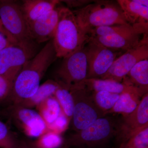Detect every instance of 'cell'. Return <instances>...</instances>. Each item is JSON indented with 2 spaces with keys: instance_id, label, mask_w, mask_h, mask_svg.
I'll use <instances>...</instances> for the list:
<instances>
[{
  "instance_id": "obj_31",
  "label": "cell",
  "mask_w": 148,
  "mask_h": 148,
  "mask_svg": "<svg viewBox=\"0 0 148 148\" xmlns=\"http://www.w3.org/2000/svg\"><path fill=\"white\" fill-rule=\"evenodd\" d=\"M15 44L12 42L5 35L0 32V51L11 45Z\"/></svg>"
},
{
  "instance_id": "obj_10",
  "label": "cell",
  "mask_w": 148,
  "mask_h": 148,
  "mask_svg": "<svg viewBox=\"0 0 148 148\" xmlns=\"http://www.w3.org/2000/svg\"><path fill=\"white\" fill-rule=\"evenodd\" d=\"M147 59H148V34L144 35L138 45L118 57L108 72L100 79L122 82L137 63Z\"/></svg>"
},
{
  "instance_id": "obj_27",
  "label": "cell",
  "mask_w": 148,
  "mask_h": 148,
  "mask_svg": "<svg viewBox=\"0 0 148 148\" xmlns=\"http://www.w3.org/2000/svg\"><path fill=\"white\" fill-rule=\"evenodd\" d=\"M124 145L130 148H148V126L134 135Z\"/></svg>"
},
{
  "instance_id": "obj_2",
  "label": "cell",
  "mask_w": 148,
  "mask_h": 148,
  "mask_svg": "<svg viewBox=\"0 0 148 148\" xmlns=\"http://www.w3.org/2000/svg\"><path fill=\"white\" fill-rule=\"evenodd\" d=\"M89 38L81 29L73 12L68 8H59L58 24L52 38L57 58H66L81 49Z\"/></svg>"
},
{
  "instance_id": "obj_34",
  "label": "cell",
  "mask_w": 148,
  "mask_h": 148,
  "mask_svg": "<svg viewBox=\"0 0 148 148\" xmlns=\"http://www.w3.org/2000/svg\"><path fill=\"white\" fill-rule=\"evenodd\" d=\"M28 145H29L30 148H41L37 145L35 142H30L28 141Z\"/></svg>"
},
{
  "instance_id": "obj_16",
  "label": "cell",
  "mask_w": 148,
  "mask_h": 148,
  "mask_svg": "<svg viewBox=\"0 0 148 148\" xmlns=\"http://www.w3.org/2000/svg\"><path fill=\"white\" fill-rule=\"evenodd\" d=\"M84 88L90 92L106 91L118 94L127 92H139L143 95L140 90L125 80L119 82L111 79L87 78L85 81Z\"/></svg>"
},
{
  "instance_id": "obj_3",
  "label": "cell",
  "mask_w": 148,
  "mask_h": 148,
  "mask_svg": "<svg viewBox=\"0 0 148 148\" xmlns=\"http://www.w3.org/2000/svg\"><path fill=\"white\" fill-rule=\"evenodd\" d=\"M73 12L81 29L88 36L97 27L128 24L120 7L113 2L96 1Z\"/></svg>"
},
{
  "instance_id": "obj_29",
  "label": "cell",
  "mask_w": 148,
  "mask_h": 148,
  "mask_svg": "<svg viewBox=\"0 0 148 148\" xmlns=\"http://www.w3.org/2000/svg\"><path fill=\"white\" fill-rule=\"evenodd\" d=\"M69 123L70 121L68 118L62 111L60 115L56 120L55 121L48 126V129L50 131H53L60 134L61 132L66 130L68 127Z\"/></svg>"
},
{
  "instance_id": "obj_7",
  "label": "cell",
  "mask_w": 148,
  "mask_h": 148,
  "mask_svg": "<svg viewBox=\"0 0 148 148\" xmlns=\"http://www.w3.org/2000/svg\"><path fill=\"white\" fill-rule=\"evenodd\" d=\"M0 18L5 29L16 42L34 41L31 38L29 25L21 5L17 2L0 1Z\"/></svg>"
},
{
  "instance_id": "obj_33",
  "label": "cell",
  "mask_w": 148,
  "mask_h": 148,
  "mask_svg": "<svg viewBox=\"0 0 148 148\" xmlns=\"http://www.w3.org/2000/svg\"><path fill=\"white\" fill-rule=\"evenodd\" d=\"M17 148H30L28 141L24 140H18Z\"/></svg>"
},
{
  "instance_id": "obj_18",
  "label": "cell",
  "mask_w": 148,
  "mask_h": 148,
  "mask_svg": "<svg viewBox=\"0 0 148 148\" xmlns=\"http://www.w3.org/2000/svg\"><path fill=\"white\" fill-rule=\"evenodd\" d=\"M123 79L138 89L143 95L148 92V59L137 63Z\"/></svg>"
},
{
  "instance_id": "obj_28",
  "label": "cell",
  "mask_w": 148,
  "mask_h": 148,
  "mask_svg": "<svg viewBox=\"0 0 148 148\" xmlns=\"http://www.w3.org/2000/svg\"><path fill=\"white\" fill-rule=\"evenodd\" d=\"M14 81L0 75V106L6 102L11 92Z\"/></svg>"
},
{
  "instance_id": "obj_26",
  "label": "cell",
  "mask_w": 148,
  "mask_h": 148,
  "mask_svg": "<svg viewBox=\"0 0 148 148\" xmlns=\"http://www.w3.org/2000/svg\"><path fill=\"white\" fill-rule=\"evenodd\" d=\"M18 142L8 126L0 120V148H17Z\"/></svg>"
},
{
  "instance_id": "obj_17",
  "label": "cell",
  "mask_w": 148,
  "mask_h": 148,
  "mask_svg": "<svg viewBox=\"0 0 148 148\" xmlns=\"http://www.w3.org/2000/svg\"><path fill=\"white\" fill-rule=\"evenodd\" d=\"M60 2L58 0H24L21 5V9L29 23L53 10Z\"/></svg>"
},
{
  "instance_id": "obj_15",
  "label": "cell",
  "mask_w": 148,
  "mask_h": 148,
  "mask_svg": "<svg viewBox=\"0 0 148 148\" xmlns=\"http://www.w3.org/2000/svg\"><path fill=\"white\" fill-rule=\"evenodd\" d=\"M142 35L133 29L111 36L89 38L111 49L126 51L139 44L143 38Z\"/></svg>"
},
{
  "instance_id": "obj_1",
  "label": "cell",
  "mask_w": 148,
  "mask_h": 148,
  "mask_svg": "<svg viewBox=\"0 0 148 148\" xmlns=\"http://www.w3.org/2000/svg\"><path fill=\"white\" fill-rule=\"evenodd\" d=\"M57 58L52 39L23 66L17 75L6 102L17 106L32 97L49 67Z\"/></svg>"
},
{
  "instance_id": "obj_22",
  "label": "cell",
  "mask_w": 148,
  "mask_h": 148,
  "mask_svg": "<svg viewBox=\"0 0 148 148\" xmlns=\"http://www.w3.org/2000/svg\"><path fill=\"white\" fill-rule=\"evenodd\" d=\"M54 97L61 106L62 112L71 121L74 108V100L71 90L60 86L56 90Z\"/></svg>"
},
{
  "instance_id": "obj_9",
  "label": "cell",
  "mask_w": 148,
  "mask_h": 148,
  "mask_svg": "<svg viewBox=\"0 0 148 148\" xmlns=\"http://www.w3.org/2000/svg\"><path fill=\"white\" fill-rule=\"evenodd\" d=\"M88 63L87 79H100L108 72L119 53L89 38L84 46Z\"/></svg>"
},
{
  "instance_id": "obj_19",
  "label": "cell",
  "mask_w": 148,
  "mask_h": 148,
  "mask_svg": "<svg viewBox=\"0 0 148 148\" xmlns=\"http://www.w3.org/2000/svg\"><path fill=\"white\" fill-rule=\"evenodd\" d=\"M60 86L55 80H48L40 86L32 97L22 101L17 106L30 109L36 107L47 98L53 96L56 90Z\"/></svg>"
},
{
  "instance_id": "obj_12",
  "label": "cell",
  "mask_w": 148,
  "mask_h": 148,
  "mask_svg": "<svg viewBox=\"0 0 148 148\" xmlns=\"http://www.w3.org/2000/svg\"><path fill=\"white\" fill-rule=\"evenodd\" d=\"M8 110L14 122L29 137L39 138L49 130L37 111L18 106H10Z\"/></svg>"
},
{
  "instance_id": "obj_4",
  "label": "cell",
  "mask_w": 148,
  "mask_h": 148,
  "mask_svg": "<svg viewBox=\"0 0 148 148\" xmlns=\"http://www.w3.org/2000/svg\"><path fill=\"white\" fill-rule=\"evenodd\" d=\"M88 63L84 47L64 58L56 72L55 81L70 90L83 88L87 79Z\"/></svg>"
},
{
  "instance_id": "obj_11",
  "label": "cell",
  "mask_w": 148,
  "mask_h": 148,
  "mask_svg": "<svg viewBox=\"0 0 148 148\" xmlns=\"http://www.w3.org/2000/svg\"><path fill=\"white\" fill-rule=\"evenodd\" d=\"M148 126V92L143 95L139 105L131 113L123 116L117 136L123 145L134 135Z\"/></svg>"
},
{
  "instance_id": "obj_5",
  "label": "cell",
  "mask_w": 148,
  "mask_h": 148,
  "mask_svg": "<svg viewBox=\"0 0 148 148\" xmlns=\"http://www.w3.org/2000/svg\"><path fill=\"white\" fill-rule=\"evenodd\" d=\"M119 125L108 117L99 118L85 129L77 131L66 141L67 147H92L106 143L116 135Z\"/></svg>"
},
{
  "instance_id": "obj_20",
  "label": "cell",
  "mask_w": 148,
  "mask_h": 148,
  "mask_svg": "<svg viewBox=\"0 0 148 148\" xmlns=\"http://www.w3.org/2000/svg\"><path fill=\"white\" fill-rule=\"evenodd\" d=\"M143 96L139 92L122 93L113 108L107 114L120 113L123 116L129 114L137 108Z\"/></svg>"
},
{
  "instance_id": "obj_13",
  "label": "cell",
  "mask_w": 148,
  "mask_h": 148,
  "mask_svg": "<svg viewBox=\"0 0 148 148\" xmlns=\"http://www.w3.org/2000/svg\"><path fill=\"white\" fill-rule=\"evenodd\" d=\"M127 23L138 34H148V0H118Z\"/></svg>"
},
{
  "instance_id": "obj_30",
  "label": "cell",
  "mask_w": 148,
  "mask_h": 148,
  "mask_svg": "<svg viewBox=\"0 0 148 148\" xmlns=\"http://www.w3.org/2000/svg\"><path fill=\"white\" fill-rule=\"evenodd\" d=\"M69 8H76L87 5L92 2L90 1H63Z\"/></svg>"
},
{
  "instance_id": "obj_25",
  "label": "cell",
  "mask_w": 148,
  "mask_h": 148,
  "mask_svg": "<svg viewBox=\"0 0 148 148\" xmlns=\"http://www.w3.org/2000/svg\"><path fill=\"white\" fill-rule=\"evenodd\" d=\"M35 143L41 148H57L62 145L63 140L60 134L48 130Z\"/></svg>"
},
{
  "instance_id": "obj_23",
  "label": "cell",
  "mask_w": 148,
  "mask_h": 148,
  "mask_svg": "<svg viewBox=\"0 0 148 148\" xmlns=\"http://www.w3.org/2000/svg\"><path fill=\"white\" fill-rule=\"evenodd\" d=\"M120 94L112 93L106 91H98L93 92L92 95L93 100L96 106L105 114L111 110L116 101Z\"/></svg>"
},
{
  "instance_id": "obj_14",
  "label": "cell",
  "mask_w": 148,
  "mask_h": 148,
  "mask_svg": "<svg viewBox=\"0 0 148 148\" xmlns=\"http://www.w3.org/2000/svg\"><path fill=\"white\" fill-rule=\"evenodd\" d=\"M59 8L53 9L44 16L28 23L32 39L37 44L53 38L58 20Z\"/></svg>"
},
{
  "instance_id": "obj_21",
  "label": "cell",
  "mask_w": 148,
  "mask_h": 148,
  "mask_svg": "<svg viewBox=\"0 0 148 148\" xmlns=\"http://www.w3.org/2000/svg\"><path fill=\"white\" fill-rule=\"evenodd\" d=\"M36 108L47 127L55 121L62 111L54 95L47 98Z\"/></svg>"
},
{
  "instance_id": "obj_32",
  "label": "cell",
  "mask_w": 148,
  "mask_h": 148,
  "mask_svg": "<svg viewBox=\"0 0 148 148\" xmlns=\"http://www.w3.org/2000/svg\"><path fill=\"white\" fill-rule=\"evenodd\" d=\"M0 32L2 33L4 35H5L11 41L12 43H13L14 44L18 43L16 42L15 41V40L13 38L10 34L5 29L4 27L3 26L2 21H1V18H0Z\"/></svg>"
},
{
  "instance_id": "obj_8",
  "label": "cell",
  "mask_w": 148,
  "mask_h": 148,
  "mask_svg": "<svg viewBox=\"0 0 148 148\" xmlns=\"http://www.w3.org/2000/svg\"><path fill=\"white\" fill-rule=\"evenodd\" d=\"M71 91L74 100L73 112L71 121L74 129L79 131L102 117L103 114L101 112H104L96 106L90 91L84 88Z\"/></svg>"
},
{
  "instance_id": "obj_35",
  "label": "cell",
  "mask_w": 148,
  "mask_h": 148,
  "mask_svg": "<svg viewBox=\"0 0 148 148\" xmlns=\"http://www.w3.org/2000/svg\"><path fill=\"white\" fill-rule=\"evenodd\" d=\"M120 148H130L128 147L127 146L125 145H123L121 146L120 147Z\"/></svg>"
},
{
  "instance_id": "obj_6",
  "label": "cell",
  "mask_w": 148,
  "mask_h": 148,
  "mask_svg": "<svg viewBox=\"0 0 148 148\" xmlns=\"http://www.w3.org/2000/svg\"><path fill=\"white\" fill-rule=\"evenodd\" d=\"M35 42L15 44L0 51V75L14 80L23 66L37 54Z\"/></svg>"
},
{
  "instance_id": "obj_24",
  "label": "cell",
  "mask_w": 148,
  "mask_h": 148,
  "mask_svg": "<svg viewBox=\"0 0 148 148\" xmlns=\"http://www.w3.org/2000/svg\"><path fill=\"white\" fill-rule=\"evenodd\" d=\"M133 29L134 28L129 24L103 26L92 29L88 35L89 37L111 36Z\"/></svg>"
}]
</instances>
